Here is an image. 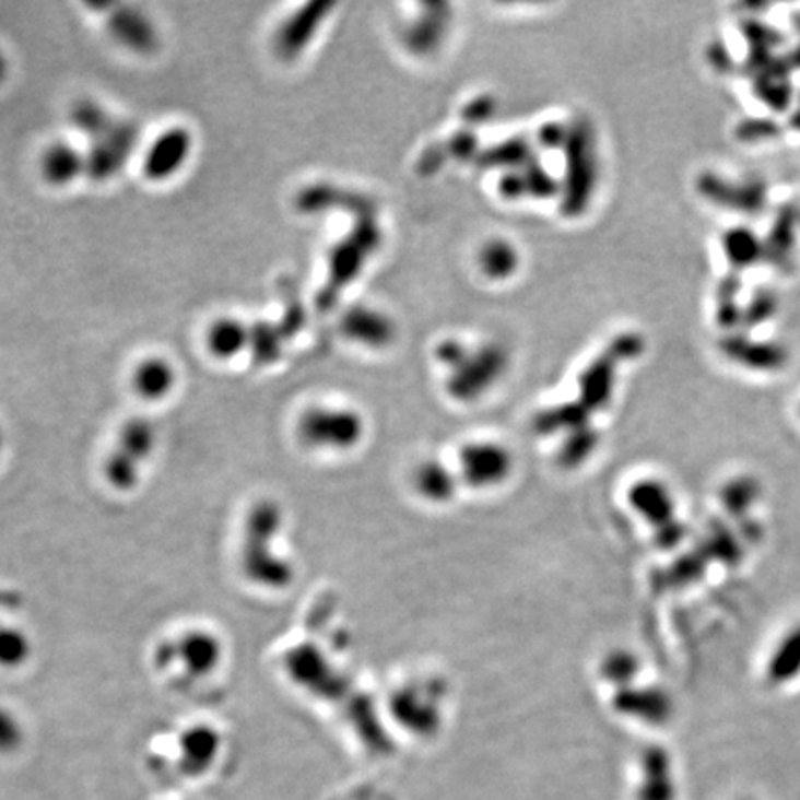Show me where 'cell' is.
Masks as SVG:
<instances>
[{
	"label": "cell",
	"instance_id": "9a60e30c",
	"mask_svg": "<svg viewBox=\"0 0 800 800\" xmlns=\"http://www.w3.org/2000/svg\"><path fill=\"white\" fill-rule=\"evenodd\" d=\"M280 327L271 322L258 321L250 325L249 351L256 364L269 365L280 356Z\"/></svg>",
	"mask_w": 800,
	"mask_h": 800
},
{
	"label": "cell",
	"instance_id": "3957f363",
	"mask_svg": "<svg viewBox=\"0 0 800 800\" xmlns=\"http://www.w3.org/2000/svg\"><path fill=\"white\" fill-rule=\"evenodd\" d=\"M90 8L104 12L109 36L122 49L138 56H151L160 49L158 28L140 8L116 2L90 4Z\"/></svg>",
	"mask_w": 800,
	"mask_h": 800
},
{
	"label": "cell",
	"instance_id": "ac0fdd59",
	"mask_svg": "<svg viewBox=\"0 0 800 800\" xmlns=\"http://www.w3.org/2000/svg\"><path fill=\"white\" fill-rule=\"evenodd\" d=\"M8 71H10V63H8L7 55L0 49V84L7 80Z\"/></svg>",
	"mask_w": 800,
	"mask_h": 800
},
{
	"label": "cell",
	"instance_id": "8fae6325",
	"mask_svg": "<svg viewBox=\"0 0 800 800\" xmlns=\"http://www.w3.org/2000/svg\"><path fill=\"white\" fill-rule=\"evenodd\" d=\"M176 380H178V375H176L175 365L170 364L169 360L160 358V356L143 360L136 365L132 373L133 391L152 402L169 397L175 389Z\"/></svg>",
	"mask_w": 800,
	"mask_h": 800
},
{
	"label": "cell",
	"instance_id": "4fadbf2b",
	"mask_svg": "<svg viewBox=\"0 0 800 800\" xmlns=\"http://www.w3.org/2000/svg\"><path fill=\"white\" fill-rule=\"evenodd\" d=\"M69 121L82 136L93 141L104 132H108L109 128L116 125L117 117L111 116L108 109L92 98H84L73 104V108L69 111Z\"/></svg>",
	"mask_w": 800,
	"mask_h": 800
},
{
	"label": "cell",
	"instance_id": "8992f818",
	"mask_svg": "<svg viewBox=\"0 0 800 800\" xmlns=\"http://www.w3.org/2000/svg\"><path fill=\"white\" fill-rule=\"evenodd\" d=\"M39 173L55 188L71 186L85 175V152L67 141H55L39 156Z\"/></svg>",
	"mask_w": 800,
	"mask_h": 800
},
{
	"label": "cell",
	"instance_id": "30bf717a",
	"mask_svg": "<svg viewBox=\"0 0 800 800\" xmlns=\"http://www.w3.org/2000/svg\"><path fill=\"white\" fill-rule=\"evenodd\" d=\"M250 325L237 317H219L208 327L207 349L215 360H234L249 351Z\"/></svg>",
	"mask_w": 800,
	"mask_h": 800
},
{
	"label": "cell",
	"instance_id": "7a4b0ae2",
	"mask_svg": "<svg viewBox=\"0 0 800 800\" xmlns=\"http://www.w3.org/2000/svg\"><path fill=\"white\" fill-rule=\"evenodd\" d=\"M138 143V125L128 119H117L108 132L90 141V149L85 151V176H90L93 183H108L125 169Z\"/></svg>",
	"mask_w": 800,
	"mask_h": 800
},
{
	"label": "cell",
	"instance_id": "277c9868",
	"mask_svg": "<svg viewBox=\"0 0 800 800\" xmlns=\"http://www.w3.org/2000/svg\"><path fill=\"white\" fill-rule=\"evenodd\" d=\"M193 133L186 127H170L152 141L143 156V175L151 183H165L186 167L193 154Z\"/></svg>",
	"mask_w": 800,
	"mask_h": 800
},
{
	"label": "cell",
	"instance_id": "5bb4252c",
	"mask_svg": "<svg viewBox=\"0 0 800 800\" xmlns=\"http://www.w3.org/2000/svg\"><path fill=\"white\" fill-rule=\"evenodd\" d=\"M767 671L769 679L778 684H784L800 673V625L778 643Z\"/></svg>",
	"mask_w": 800,
	"mask_h": 800
},
{
	"label": "cell",
	"instance_id": "9c48e42d",
	"mask_svg": "<svg viewBox=\"0 0 800 800\" xmlns=\"http://www.w3.org/2000/svg\"><path fill=\"white\" fill-rule=\"evenodd\" d=\"M219 751H221V736L217 730L207 725L189 728L180 740V752H183L180 765L184 773L189 776L204 775L215 764Z\"/></svg>",
	"mask_w": 800,
	"mask_h": 800
},
{
	"label": "cell",
	"instance_id": "6da1fadb",
	"mask_svg": "<svg viewBox=\"0 0 800 800\" xmlns=\"http://www.w3.org/2000/svg\"><path fill=\"white\" fill-rule=\"evenodd\" d=\"M156 445V431L145 419H132L122 426L117 449L106 461V477L119 490H130L140 480L141 467Z\"/></svg>",
	"mask_w": 800,
	"mask_h": 800
},
{
	"label": "cell",
	"instance_id": "e0dca14e",
	"mask_svg": "<svg viewBox=\"0 0 800 800\" xmlns=\"http://www.w3.org/2000/svg\"><path fill=\"white\" fill-rule=\"evenodd\" d=\"M23 743V727L8 709H0V751L10 752Z\"/></svg>",
	"mask_w": 800,
	"mask_h": 800
},
{
	"label": "cell",
	"instance_id": "52a82bcc",
	"mask_svg": "<svg viewBox=\"0 0 800 800\" xmlns=\"http://www.w3.org/2000/svg\"><path fill=\"white\" fill-rule=\"evenodd\" d=\"M301 437L316 449H341L352 436L351 421L343 413L311 410L301 421Z\"/></svg>",
	"mask_w": 800,
	"mask_h": 800
},
{
	"label": "cell",
	"instance_id": "ba28073f",
	"mask_svg": "<svg viewBox=\"0 0 800 800\" xmlns=\"http://www.w3.org/2000/svg\"><path fill=\"white\" fill-rule=\"evenodd\" d=\"M642 769L637 800H677L673 760L669 752L652 746L643 754Z\"/></svg>",
	"mask_w": 800,
	"mask_h": 800
},
{
	"label": "cell",
	"instance_id": "d6986e66",
	"mask_svg": "<svg viewBox=\"0 0 800 800\" xmlns=\"http://www.w3.org/2000/svg\"><path fill=\"white\" fill-rule=\"evenodd\" d=\"M2 445H4V436H2V431H0V452H2Z\"/></svg>",
	"mask_w": 800,
	"mask_h": 800
},
{
	"label": "cell",
	"instance_id": "2e32d148",
	"mask_svg": "<svg viewBox=\"0 0 800 800\" xmlns=\"http://www.w3.org/2000/svg\"><path fill=\"white\" fill-rule=\"evenodd\" d=\"M31 639L19 628H0V666H23L31 658Z\"/></svg>",
	"mask_w": 800,
	"mask_h": 800
},
{
	"label": "cell",
	"instance_id": "5b68a950",
	"mask_svg": "<svg viewBox=\"0 0 800 800\" xmlns=\"http://www.w3.org/2000/svg\"><path fill=\"white\" fill-rule=\"evenodd\" d=\"M167 652H170V658L180 661L186 673L193 679L212 674L223 660V645L217 636L204 631L184 634L175 645H170Z\"/></svg>",
	"mask_w": 800,
	"mask_h": 800
},
{
	"label": "cell",
	"instance_id": "7c38bea8",
	"mask_svg": "<svg viewBox=\"0 0 800 800\" xmlns=\"http://www.w3.org/2000/svg\"><path fill=\"white\" fill-rule=\"evenodd\" d=\"M321 7H309L304 12L297 13L295 17L285 21L274 36V49L282 58H293L306 47L309 37L316 31L321 13H317Z\"/></svg>",
	"mask_w": 800,
	"mask_h": 800
}]
</instances>
